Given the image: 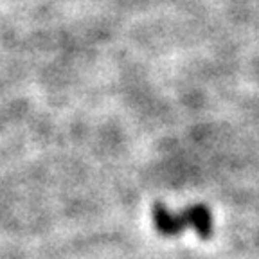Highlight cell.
<instances>
[{
	"mask_svg": "<svg viewBox=\"0 0 259 259\" xmlns=\"http://www.w3.org/2000/svg\"><path fill=\"white\" fill-rule=\"evenodd\" d=\"M153 225L164 236H177L186 227H194L200 238H209L212 234V218L205 205H193L180 214H173L157 203L153 205Z\"/></svg>",
	"mask_w": 259,
	"mask_h": 259,
	"instance_id": "1",
	"label": "cell"
}]
</instances>
